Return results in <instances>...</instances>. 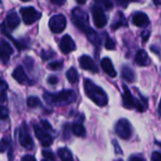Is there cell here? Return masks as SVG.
Here are the masks:
<instances>
[{
	"instance_id": "cell-1",
	"label": "cell",
	"mask_w": 161,
	"mask_h": 161,
	"mask_svg": "<svg viewBox=\"0 0 161 161\" xmlns=\"http://www.w3.org/2000/svg\"><path fill=\"white\" fill-rule=\"evenodd\" d=\"M72 21L74 25L86 34L89 41L93 44H99V36L98 34L89 25V15L86 11L79 8H75L72 10Z\"/></svg>"
},
{
	"instance_id": "cell-2",
	"label": "cell",
	"mask_w": 161,
	"mask_h": 161,
	"mask_svg": "<svg viewBox=\"0 0 161 161\" xmlns=\"http://www.w3.org/2000/svg\"><path fill=\"white\" fill-rule=\"evenodd\" d=\"M43 98L50 105L63 107L75 103L76 100V93L73 90H63L57 93L44 92Z\"/></svg>"
},
{
	"instance_id": "cell-3",
	"label": "cell",
	"mask_w": 161,
	"mask_h": 161,
	"mask_svg": "<svg viewBox=\"0 0 161 161\" xmlns=\"http://www.w3.org/2000/svg\"><path fill=\"white\" fill-rule=\"evenodd\" d=\"M84 90L86 95L97 106L105 107L108 102V98L107 93L104 92L102 88L95 85L92 80L85 79L84 80Z\"/></svg>"
},
{
	"instance_id": "cell-4",
	"label": "cell",
	"mask_w": 161,
	"mask_h": 161,
	"mask_svg": "<svg viewBox=\"0 0 161 161\" xmlns=\"http://www.w3.org/2000/svg\"><path fill=\"white\" fill-rule=\"evenodd\" d=\"M123 90H124L123 105L125 108H136L137 110H139L141 112L145 111V109L147 108V106H148V102H147L146 98H144L142 96H141V100L135 98L126 85H123Z\"/></svg>"
},
{
	"instance_id": "cell-5",
	"label": "cell",
	"mask_w": 161,
	"mask_h": 161,
	"mask_svg": "<svg viewBox=\"0 0 161 161\" xmlns=\"http://www.w3.org/2000/svg\"><path fill=\"white\" fill-rule=\"evenodd\" d=\"M116 134L123 140H129L132 136V126L126 119H120L115 125Z\"/></svg>"
},
{
	"instance_id": "cell-6",
	"label": "cell",
	"mask_w": 161,
	"mask_h": 161,
	"mask_svg": "<svg viewBox=\"0 0 161 161\" xmlns=\"http://www.w3.org/2000/svg\"><path fill=\"white\" fill-rule=\"evenodd\" d=\"M67 25V21L64 15L62 14H57L50 18L49 20V28L53 33H61Z\"/></svg>"
},
{
	"instance_id": "cell-7",
	"label": "cell",
	"mask_w": 161,
	"mask_h": 161,
	"mask_svg": "<svg viewBox=\"0 0 161 161\" xmlns=\"http://www.w3.org/2000/svg\"><path fill=\"white\" fill-rule=\"evenodd\" d=\"M18 136H19V142L20 144L25 147L27 150H31L34 146V142L28 133V129L25 125V124H23L21 127L18 129Z\"/></svg>"
},
{
	"instance_id": "cell-8",
	"label": "cell",
	"mask_w": 161,
	"mask_h": 161,
	"mask_svg": "<svg viewBox=\"0 0 161 161\" xmlns=\"http://www.w3.org/2000/svg\"><path fill=\"white\" fill-rule=\"evenodd\" d=\"M23 21L26 25H32L41 17V13L38 12L33 7H24L20 9Z\"/></svg>"
},
{
	"instance_id": "cell-9",
	"label": "cell",
	"mask_w": 161,
	"mask_h": 161,
	"mask_svg": "<svg viewBox=\"0 0 161 161\" xmlns=\"http://www.w3.org/2000/svg\"><path fill=\"white\" fill-rule=\"evenodd\" d=\"M33 128H34V132H35L36 137L38 138V140L40 141V142L42 146L48 147L53 143L54 140H53V137L51 136L50 132L46 131L43 127L42 128L41 126H39L37 125H34Z\"/></svg>"
},
{
	"instance_id": "cell-10",
	"label": "cell",
	"mask_w": 161,
	"mask_h": 161,
	"mask_svg": "<svg viewBox=\"0 0 161 161\" xmlns=\"http://www.w3.org/2000/svg\"><path fill=\"white\" fill-rule=\"evenodd\" d=\"M92 13L93 22L96 27L103 28L107 25V17L105 15L104 9L99 6H94L92 8Z\"/></svg>"
},
{
	"instance_id": "cell-11",
	"label": "cell",
	"mask_w": 161,
	"mask_h": 161,
	"mask_svg": "<svg viewBox=\"0 0 161 161\" xmlns=\"http://www.w3.org/2000/svg\"><path fill=\"white\" fill-rule=\"evenodd\" d=\"M78 61H79V65L82 69L91 71L92 73H98V67L91 57H89L87 55H83L79 58Z\"/></svg>"
},
{
	"instance_id": "cell-12",
	"label": "cell",
	"mask_w": 161,
	"mask_h": 161,
	"mask_svg": "<svg viewBox=\"0 0 161 161\" xmlns=\"http://www.w3.org/2000/svg\"><path fill=\"white\" fill-rule=\"evenodd\" d=\"M12 77L20 84H27V85H31L33 84V82L27 77L23 66H17L15 68V70L12 73Z\"/></svg>"
},
{
	"instance_id": "cell-13",
	"label": "cell",
	"mask_w": 161,
	"mask_h": 161,
	"mask_svg": "<svg viewBox=\"0 0 161 161\" xmlns=\"http://www.w3.org/2000/svg\"><path fill=\"white\" fill-rule=\"evenodd\" d=\"M59 48L61 50L62 53L64 54H68L74 50H75L76 46L75 42L73 41V39L71 38V36L69 35H65L62 37L61 41H60V44H59Z\"/></svg>"
},
{
	"instance_id": "cell-14",
	"label": "cell",
	"mask_w": 161,
	"mask_h": 161,
	"mask_svg": "<svg viewBox=\"0 0 161 161\" xmlns=\"http://www.w3.org/2000/svg\"><path fill=\"white\" fill-rule=\"evenodd\" d=\"M0 51H1V60L4 64H6L9 60V58L13 53V49L9 45L8 42H7L4 39H2L1 45H0Z\"/></svg>"
},
{
	"instance_id": "cell-15",
	"label": "cell",
	"mask_w": 161,
	"mask_h": 161,
	"mask_svg": "<svg viewBox=\"0 0 161 161\" xmlns=\"http://www.w3.org/2000/svg\"><path fill=\"white\" fill-rule=\"evenodd\" d=\"M132 21L133 24L139 27H146L150 24L149 17L144 12H141V11H138L133 15Z\"/></svg>"
},
{
	"instance_id": "cell-16",
	"label": "cell",
	"mask_w": 161,
	"mask_h": 161,
	"mask_svg": "<svg viewBox=\"0 0 161 161\" xmlns=\"http://www.w3.org/2000/svg\"><path fill=\"white\" fill-rule=\"evenodd\" d=\"M6 25H7V26L10 30L15 29L20 25V18H19V16L17 15V13L15 11L11 10V11H9L7 14V17H6Z\"/></svg>"
},
{
	"instance_id": "cell-17",
	"label": "cell",
	"mask_w": 161,
	"mask_h": 161,
	"mask_svg": "<svg viewBox=\"0 0 161 161\" xmlns=\"http://www.w3.org/2000/svg\"><path fill=\"white\" fill-rule=\"evenodd\" d=\"M100 64H101V68L103 69V71L107 75H108L111 77H115L117 75V73H116V71H115V69L113 67V64H112L109 58H104L101 60Z\"/></svg>"
},
{
	"instance_id": "cell-18",
	"label": "cell",
	"mask_w": 161,
	"mask_h": 161,
	"mask_svg": "<svg viewBox=\"0 0 161 161\" xmlns=\"http://www.w3.org/2000/svg\"><path fill=\"white\" fill-rule=\"evenodd\" d=\"M135 62L139 66H147V65H149L150 59H149V57H148L146 51H144V50H139L138 53L136 54Z\"/></svg>"
},
{
	"instance_id": "cell-19",
	"label": "cell",
	"mask_w": 161,
	"mask_h": 161,
	"mask_svg": "<svg viewBox=\"0 0 161 161\" xmlns=\"http://www.w3.org/2000/svg\"><path fill=\"white\" fill-rule=\"evenodd\" d=\"M123 26H128V23L125 19V17L124 16V14L122 12H118L117 13V16H116V19L114 20L112 25H111V28L116 30L120 27H123Z\"/></svg>"
},
{
	"instance_id": "cell-20",
	"label": "cell",
	"mask_w": 161,
	"mask_h": 161,
	"mask_svg": "<svg viewBox=\"0 0 161 161\" xmlns=\"http://www.w3.org/2000/svg\"><path fill=\"white\" fill-rule=\"evenodd\" d=\"M122 76H123V78L125 81H127L129 83H132L135 80V74H134L133 70L130 67L126 66V65L123 66V69H122Z\"/></svg>"
},
{
	"instance_id": "cell-21",
	"label": "cell",
	"mask_w": 161,
	"mask_h": 161,
	"mask_svg": "<svg viewBox=\"0 0 161 161\" xmlns=\"http://www.w3.org/2000/svg\"><path fill=\"white\" fill-rule=\"evenodd\" d=\"M58 157H59L61 161H74L72 152L66 147L58 149Z\"/></svg>"
},
{
	"instance_id": "cell-22",
	"label": "cell",
	"mask_w": 161,
	"mask_h": 161,
	"mask_svg": "<svg viewBox=\"0 0 161 161\" xmlns=\"http://www.w3.org/2000/svg\"><path fill=\"white\" fill-rule=\"evenodd\" d=\"M72 131L76 137H85L86 129L81 123H75L72 126Z\"/></svg>"
},
{
	"instance_id": "cell-23",
	"label": "cell",
	"mask_w": 161,
	"mask_h": 161,
	"mask_svg": "<svg viewBox=\"0 0 161 161\" xmlns=\"http://www.w3.org/2000/svg\"><path fill=\"white\" fill-rule=\"evenodd\" d=\"M66 77L68 79V81L72 84L75 83L77 80H78V73H77V70L75 68V67H71L67 73H66Z\"/></svg>"
},
{
	"instance_id": "cell-24",
	"label": "cell",
	"mask_w": 161,
	"mask_h": 161,
	"mask_svg": "<svg viewBox=\"0 0 161 161\" xmlns=\"http://www.w3.org/2000/svg\"><path fill=\"white\" fill-rule=\"evenodd\" d=\"M2 33L4 34V35H6L9 40H11L12 42H13V43L16 45V47L18 48V50H22V49H24V48H26V46H25V44H24V42L22 43V42H18V41H16L15 39H13V37L12 36H10L9 35V33L7 31V29L5 28V24L3 23L2 24Z\"/></svg>"
},
{
	"instance_id": "cell-25",
	"label": "cell",
	"mask_w": 161,
	"mask_h": 161,
	"mask_svg": "<svg viewBox=\"0 0 161 161\" xmlns=\"http://www.w3.org/2000/svg\"><path fill=\"white\" fill-rule=\"evenodd\" d=\"M96 6L101 7L102 8H105L107 10H109L113 7L112 0H93Z\"/></svg>"
},
{
	"instance_id": "cell-26",
	"label": "cell",
	"mask_w": 161,
	"mask_h": 161,
	"mask_svg": "<svg viewBox=\"0 0 161 161\" xmlns=\"http://www.w3.org/2000/svg\"><path fill=\"white\" fill-rule=\"evenodd\" d=\"M26 105H27L28 108H37V107H39L41 105V101L36 96H30L26 100Z\"/></svg>"
},
{
	"instance_id": "cell-27",
	"label": "cell",
	"mask_w": 161,
	"mask_h": 161,
	"mask_svg": "<svg viewBox=\"0 0 161 161\" xmlns=\"http://www.w3.org/2000/svg\"><path fill=\"white\" fill-rule=\"evenodd\" d=\"M63 67V61L60 59V60H58V61H53L51 63H49L47 65V68L49 70H52V71H58V70H60L62 69Z\"/></svg>"
},
{
	"instance_id": "cell-28",
	"label": "cell",
	"mask_w": 161,
	"mask_h": 161,
	"mask_svg": "<svg viewBox=\"0 0 161 161\" xmlns=\"http://www.w3.org/2000/svg\"><path fill=\"white\" fill-rule=\"evenodd\" d=\"M106 42H105V47H106V49H108V50H114L115 48H116V46H115V42L113 41V40H111L110 39V37L108 36V33H106Z\"/></svg>"
},
{
	"instance_id": "cell-29",
	"label": "cell",
	"mask_w": 161,
	"mask_h": 161,
	"mask_svg": "<svg viewBox=\"0 0 161 161\" xmlns=\"http://www.w3.org/2000/svg\"><path fill=\"white\" fill-rule=\"evenodd\" d=\"M55 56H56V54L52 50H42V54H41V57L43 60H49V59L53 58V57H55Z\"/></svg>"
},
{
	"instance_id": "cell-30",
	"label": "cell",
	"mask_w": 161,
	"mask_h": 161,
	"mask_svg": "<svg viewBox=\"0 0 161 161\" xmlns=\"http://www.w3.org/2000/svg\"><path fill=\"white\" fill-rule=\"evenodd\" d=\"M8 90V85L5 80H1V102L3 103L6 100V91Z\"/></svg>"
},
{
	"instance_id": "cell-31",
	"label": "cell",
	"mask_w": 161,
	"mask_h": 161,
	"mask_svg": "<svg viewBox=\"0 0 161 161\" xmlns=\"http://www.w3.org/2000/svg\"><path fill=\"white\" fill-rule=\"evenodd\" d=\"M10 145V140L8 138H3L1 141V152L4 153Z\"/></svg>"
},
{
	"instance_id": "cell-32",
	"label": "cell",
	"mask_w": 161,
	"mask_h": 161,
	"mask_svg": "<svg viewBox=\"0 0 161 161\" xmlns=\"http://www.w3.org/2000/svg\"><path fill=\"white\" fill-rule=\"evenodd\" d=\"M24 62H25V66L27 67V69H28L29 71L33 69V64H34V60H33V58H28V57H26V58H25Z\"/></svg>"
},
{
	"instance_id": "cell-33",
	"label": "cell",
	"mask_w": 161,
	"mask_h": 161,
	"mask_svg": "<svg viewBox=\"0 0 161 161\" xmlns=\"http://www.w3.org/2000/svg\"><path fill=\"white\" fill-rule=\"evenodd\" d=\"M0 116H1V119H2V120H5V119L8 118V110L5 107H2V108H1Z\"/></svg>"
},
{
	"instance_id": "cell-34",
	"label": "cell",
	"mask_w": 161,
	"mask_h": 161,
	"mask_svg": "<svg viewBox=\"0 0 161 161\" xmlns=\"http://www.w3.org/2000/svg\"><path fill=\"white\" fill-rule=\"evenodd\" d=\"M47 82L50 85H56L58 82V77L56 75H50L48 77V79H47Z\"/></svg>"
},
{
	"instance_id": "cell-35",
	"label": "cell",
	"mask_w": 161,
	"mask_h": 161,
	"mask_svg": "<svg viewBox=\"0 0 161 161\" xmlns=\"http://www.w3.org/2000/svg\"><path fill=\"white\" fill-rule=\"evenodd\" d=\"M42 127L46 130V131H48V132H50V131H53V128H52V126L50 125V124L47 122V121H44V120H42Z\"/></svg>"
},
{
	"instance_id": "cell-36",
	"label": "cell",
	"mask_w": 161,
	"mask_h": 161,
	"mask_svg": "<svg viewBox=\"0 0 161 161\" xmlns=\"http://www.w3.org/2000/svg\"><path fill=\"white\" fill-rule=\"evenodd\" d=\"M112 144L114 145V149H115L116 154H122L123 153V151H122V149H121V147H120V145H119V143H118V142L116 140L112 141Z\"/></svg>"
},
{
	"instance_id": "cell-37",
	"label": "cell",
	"mask_w": 161,
	"mask_h": 161,
	"mask_svg": "<svg viewBox=\"0 0 161 161\" xmlns=\"http://www.w3.org/2000/svg\"><path fill=\"white\" fill-rule=\"evenodd\" d=\"M42 155H43L44 158H48L50 160H54L55 159V157H54L53 153L50 152V151H42Z\"/></svg>"
},
{
	"instance_id": "cell-38",
	"label": "cell",
	"mask_w": 161,
	"mask_h": 161,
	"mask_svg": "<svg viewBox=\"0 0 161 161\" xmlns=\"http://www.w3.org/2000/svg\"><path fill=\"white\" fill-rule=\"evenodd\" d=\"M151 158L152 161H161V154L159 152H154Z\"/></svg>"
},
{
	"instance_id": "cell-39",
	"label": "cell",
	"mask_w": 161,
	"mask_h": 161,
	"mask_svg": "<svg viewBox=\"0 0 161 161\" xmlns=\"http://www.w3.org/2000/svg\"><path fill=\"white\" fill-rule=\"evenodd\" d=\"M129 161H146L142 157L138 155H133L129 158Z\"/></svg>"
},
{
	"instance_id": "cell-40",
	"label": "cell",
	"mask_w": 161,
	"mask_h": 161,
	"mask_svg": "<svg viewBox=\"0 0 161 161\" xmlns=\"http://www.w3.org/2000/svg\"><path fill=\"white\" fill-rule=\"evenodd\" d=\"M117 1V4L119 6H122L123 8H125L132 0H116Z\"/></svg>"
},
{
	"instance_id": "cell-41",
	"label": "cell",
	"mask_w": 161,
	"mask_h": 161,
	"mask_svg": "<svg viewBox=\"0 0 161 161\" xmlns=\"http://www.w3.org/2000/svg\"><path fill=\"white\" fill-rule=\"evenodd\" d=\"M150 34H151V33H150V31H149V30H144V31L142 33V37L143 42H147V41H148Z\"/></svg>"
},
{
	"instance_id": "cell-42",
	"label": "cell",
	"mask_w": 161,
	"mask_h": 161,
	"mask_svg": "<svg viewBox=\"0 0 161 161\" xmlns=\"http://www.w3.org/2000/svg\"><path fill=\"white\" fill-rule=\"evenodd\" d=\"M22 161H36V158L33 157V156H30V155H25L23 157Z\"/></svg>"
},
{
	"instance_id": "cell-43",
	"label": "cell",
	"mask_w": 161,
	"mask_h": 161,
	"mask_svg": "<svg viewBox=\"0 0 161 161\" xmlns=\"http://www.w3.org/2000/svg\"><path fill=\"white\" fill-rule=\"evenodd\" d=\"M52 4L57 6H63L66 2V0H50Z\"/></svg>"
},
{
	"instance_id": "cell-44",
	"label": "cell",
	"mask_w": 161,
	"mask_h": 161,
	"mask_svg": "<svg viewBox=\"0 0 161 161\" xmlns=\"http://www.w3.org/2000/svg\"><path fill=\"white\" fill-rule=\"evenodd\" d=\"M151 50H152V51H154V52H156L157 54H159V48H158V47H157L156 45H153V46L151 47Z\"/></svg>"
},
{
	"instance_id": "cell-45",
	"label": "cell",
	"mask_w": 161,
	"mask_h": 161,
	"mask_svg": "<svg viewBox=\"0 0 161 161\" xmlns=\"http://www.w3.org/2000/svg\"><path fill=\"white\" fill-rule=\"evenodd\" d=\"M75 1H76V3L79 4V5H84V4L87 2V0H75Z\"/></svg>"
},
{
	"instance_id": "cell-46",
	"label": "cell",
	"mask_w": 161,
	"mask_h": 161,
	"mask_svg": "<svg viewBox=\"0 0 161 161\" xmlns=\"http://www.w3.org/2000/svg\"><path fill=\"white\" fill-rule=\"evenodd\" d=\"M153 1H154L155 5H157V6H161V0H153Z\"/></svg>"
},
{
	"instance_id": "cell-47",
	"label": "cell",
	"mask_w": 161,
	"mask_h": 161,
	"mask_svg": "<svg viewBox=\"0 0 161 161\" xmlns=\"http://www.w3.org/2000/svg\"><path fill=\"white\" fill-rule=\"evenodd\" d=\"M158 113H159V115L161 116V99L160 102H159V105H158Z\"/></svg>"
},
{
	"instance_id": "cell-48",
	"label": "cell",
	"mask_w": 161,
	"mask_h": 161,
	"mask_svg": "<svg viewBox=\"0 0 161 161\" xmlns=\"http://www.w3.org/2000/svg\"><path fill=\"white\" fill-rule=\"evenodd\" d=\"M21 1H24V2H27V1H29V0H21Z\"/></svg>"
},
{
	"instance_id": "cell-49",
	"label": "cell",
	"mask_w": 161,
	"mask_h": 161,
	"mask_svg": "<svg viewBox=\"0 0 161 161\" xmlns=\"http://www.w3.org/2000/svg\"><path fill=\"white\" fill-rule=\"evenodd\" d=\"M115 161H123V160H121V159H118V160H115Z\"/></svg>"
},
{
	"instance_id": "cell-50",
	"label": "cell",
	"mask_w": 161,
	"mask_h": 161,
	"mask_svg": "<svg viewBox=\"0 0 161 161\" xmlns=\"http://www.w3.org/2000/svg\"><path fill=\"white\" fill-rule=\"evenodd\" d=\"M42 161H48V160H47V159H45V160H42Z\"/></svg>"
}]
</instances>
